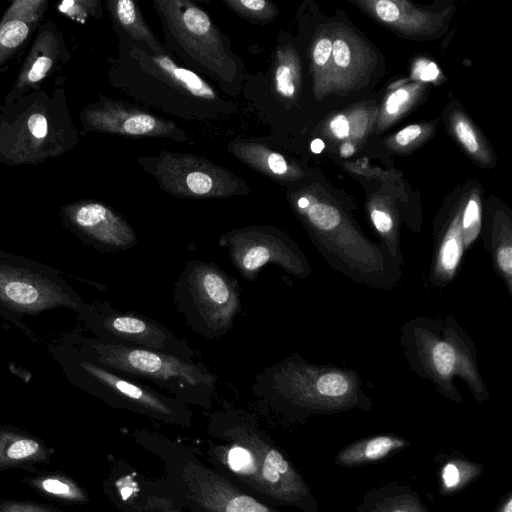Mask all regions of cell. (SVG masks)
I'll use <instances>...</instances> for the list:
<instances>
[{"label":"cell","mask_w":512,"mask_h":512,"mask_svg":"<svg viewBox=\"0 0 512 512\" xmlns=\"http://www.w3.org/2000/svg\"><path fill=\"white\" fill-rule=\"evenodd\" d=\"M289 201L318 253L331 268L368 288L390 291L398 285L402 267L363 233L341 205L310 189L292 192Z\"/></svg>","instance_id":"6da1fadb"},{"label":"cell","mask_w":512,"mask_h":512,"mask_svg":"<svg viewBox=\"0 0 512 512\" xmlns=\"http://www.w3.org/2000/svg\"><path fill=\"white\" fill-rule=\"evenodd\" d=\"M399 342L408 367L446 399L463 401L456 378L478 403L489 398L475 343L453 315L416 316L400 327Z\"/></svg>","instance_id":"7a4b0ae2"},{"label":"cell","mask_w":512,"mask_h":512,"mask_svg":"<svg viewBox=\"0 0 512 512\" xmlns=\"http://www.w3.org/2000/svg\"><path fill=\"white\" fill-rule=\"evenodd\" d=\"M79 143L63 88L36 89L0 107V164L34 165Z\"/></svg>","instance_id":"3957f363"},{"label":"cell","mask_w":512,"mask_h":512,"mask_svg":"<svg viewBox=\"0 0 512 512\" xmlns=\"http://www.w3.org/2000/svg\"><path fill=\"white\" fill-rule=\"evenodd\" d=\"M266 399L304 413L369 409L371 400L359 374L350 368L314 364L297 353L266 367L254 382Z\"/></svg>","instance_id":"277c9868"},{"label":"cell","mask_w":512,"mask_h":512,"mask_svg":"<svg viewBox=\"0 0 512 512\" xmlns=\"http://www.w3.org/2000/svg\"><path fill=\"white\" fill-rule=\"evenodd\" d=\"M153 4L167 48L217 81L224 91L238 96L244 81V64L210 16L188 0H155Z\"/></svg>","instance_id":"5b68a950"},{"label":"cell","mask_w":512,"mask_h":512,"mask_svg":"<svg viewBox=\"0 0 512 512\" xmlns=\"http://www.w3.org/2000/svg\"><path fill=\"white\" fill-rule=\"evenodd\" d=\"M173 301L195 333L218 339L234 324L241 306L240 288L216 264L191 260L174 285Z\"/></svg>","instance_id":"8992f818"},{"label":"cell","mask_w":512,"mask_h":512,"mask_svg":"<svg viewBox=\"0 0 512 512\" xmlns=\"http://www.w3.org/2000/svg\"><path fill=\"white\" fill-rule=\"evenodd\" d=\"M92 348L100 364L149 380L178 397L211 394L217 381L204 364L174 355L111 342L95 343Z\"/></svg>","instance_id":"52a82bcc"},{"label":"cell","mask_w":512,"mask_h":512,"mask_svg":"<svg viewBox=\"0 0 512 512\" xmlns=\"http://www.w3.org/2000/svg\"><path fill=\"white\" fill-rule=\"evenodd\" d=\"M138 162L161 189L178 198L222 199L250 192L239 176L192 154L162 150L156 157H141Z\"/></svg>","instance_id":"ba28073f"},{"label":"cell","mask_w":512,"mask_h":512,"mask_svg":"<svg viewBox=\"0 0 512 512\" xmlns=\"http://www.w3.org/2000/svg\"><path fill=\"white\" fill-rule=\"evenodd\" d=\"M0 303L19 314L81 309L80 298L57 271L5 252H0Z\"/></svg>","instance_id":"9c48e42d"},{"label":"cell","mask_w":512,"mask_h":512,"mask_svg":"<svg viewBox=\"0 0 512 512\" xmlns=\"http://www.w3.org/2000/svg\"><path fill=\"white\" fill-rule=\"evenodd\" d=\"M219 245L228 250L240 275L254 281L267 264H276L300 279L308 278L312 267L299 245L284 231L273 226H247L227 231Z\"/></svg>","instance_id":"30bf717a"},{"label":"cell","mask_w":512,"mask_h":512,"mask_svg":"<svg viewBox=\"0 0 512 512\" xmlns=\"http://www.w3.org/2000/svg\"><path fill=\"white\" fill-rule=\"evenodd\" d=\"M86 131L125 137H169L186 140L185 133L172 121L137 106L101 97L80 113Z\"/></svg>","instance_id":"8fae6325"},{"label":"cell","mask_w":512,"mask_h":512,"mask_svg":"<svg viewBox=\"0 0 512 512\" xmlns=\"http://www.w3.org/2000/svg\"><path fill=\"white\" fill-rule=\"evenodd\" d=\"M61 213L75 232L106 250H125L137 243L132 226L102 202L78 200L62 206Z\"/></svg>","instance_id":"7c38bea8"},{"label":"cell","mask_w":512,"mask_h":512,"mask_svg":"<svg viewBox=\"0 0 512 512\" xmlns=\"http://www.w3.org/2000/svg\"><path fill=\"white\" fill-rule=\"evenodd\" d=\"M69 59L70 53L63 33L57 25L52 20L39 25L32 46L3 104L12 103L28 92L40 88V84Z\"/></svg>","instance_id":"4fadbf2b"},{"label":"cell","mask_w":512,"mask_h":512,"mask_svg":"<svg viewBox=\"0 0 512 512\" xmlns=\"http://www.w3.org/2000/svg\"><path fill=\"white\" fill-rule=\"evenodd\" d=\"M100 326L110 336L132 346L192 360L195 352L158 322L135 313L109 310L100 320Z\"/></svg>","instance_id":"5bb4252c"},{"label":"cell","mask_w":512,"mask_h":512,"mask_svg":"<svg viewBox=\"0 0 512 512\" xmlns=\"http://www.w3.org/2000/svg\"><path fill=\"white\" fill-rule=\"evenodd\" d=\"M187 486L189 497L209 512H274L205 468L189 472Z\"/></svg>","instance_id":"9a60e30c"},{"label":"cell","mask_w":512,"mask_h":512,"mask_svg":"<svg viewBox=\"0 0 512 512\" xmlns=\"http://www.w3.org/2000/svg\"><path fill=\"white\" fill-rule=\"evenodd\" d=\"M332 38L331 91H348L360 85L374 66V55L355 34L335 30Z\"/></svg>","instance_id":"2e32d148"},{"label":"cell","mask_w":512,"mask_h":512,"mask_svg":"<svg viewBox=\"0 0 512 512\" xmlns=\"http://www.w3.org/2000/svg\"><path fill=\"white\" fill-rule=\"evenodd\" d=\"M132 55L140 59L142 68L180 94L200 102L220 103L217 91L198 73L178 65L166 51L160 55L144 52L132 44Z\"/></svg>","instance_id":"e0dca14e"},{"label":"cell","mask_w":512,"mask_h":512,"mask_svg":"<svg viewBox=\"0 0 512 512\" xmlns=\"http://www.w3.org/2000/svg\"><path fill=\"white\" fill-rule=\"evenodd\" d=\"M265 494L286 502H297L308 490L298 473L284 456L262 444L255 476L251 482Z\"/></svg>","instance_id":"ac0fdd59"},{"label":"cell","mask_w":512,"mask_h":512,"mask_svg":"<svg viewBox=\"0 0 512 512\" xmlns=\"http://www.w3.org/2000/svg\"><path fill=\"white\" fill-rule=\"evenodd\" d=\"M53 449L44 440L12 426L0 425V473L9 469L37 471L50 462Z\"/></svg>","instance_id":"d6986e66"},{"label":"cell","mask_w":512,"mask_h":512,"mask_svg":"<svg viewBox=\"0 0 512 512\" xmlns=\"http://www.w3.org/2000/svg\"><path fill=\"white\" fill-rule=\"evenodd\" d=\"M81 367L103 386L142 410L164 417H169L174 412V401L150 388L129 381L89 361H82Z\"/></svg>","instance_id":"ffe728a7"},{"label":"cell","mask_w":512,"mask_h":512,"mask_svg":"<svg viewBox=\"0 0 512 512\" xmlns=\"http://www.w3.org/2000/svg\"><path fill=\"white\" fill-rule=\"evenodd\" d=\"M479 237L489 253L494 272L512 297V221L503 210L495 211Z\"/></svg>","instance_id":"44dd1931"},{"label":"cell","mask_w":512,"mask_h":512,"mask_svg":"<svg viewBox=\"0 0 512 512\" xmlns=\"http://www.w3.org/2000/svg\"><path fill=\"white\" fill-rule=\"evenodd\" d=\"M106 8L115 31L120 37L146 53L160 55L167 51L154 35L136 2L132 0H109Z\"/></svg>","instance_id":"7402d4cb"},{"label":"cell","mask_w":512,"mask_h":512,"mask_svg":"<svg viewBox=\"0 0 512 512\" xmlns=\"http://www.w3.org/2000/svg\"><path fill=\"white\" fill-rule=\"evenodd\" d=\"M383 23L406 34H432L442 24L439 14L411 6L406 1L378 0L364 2Z\"/></svg>","instance_id":"603a6c76"},{"label":"cell","mask_w":512,"mask_h":512,"mask_svg":"<svg viewBox=\"0 0 512 512\" xmlns=\"http://www.w3.org/2000/svg\"><path fill=\"white\" fill-rule=\"evenodd\" d=\"M228 151L258 173L275 180H294L300 171L284 155L265 144L237 139L227 145Z\"/></svg>","instance_id":"cb8c5ba5"},{"label":"cell","mask_w":512,"mask_h":512,"mask_svg":"<svg viewBox=\"0 0 512 512\" xmlns=\"http://www.w3.org/2000/svg\"><path fill=\"white\" fill-rule=\"evenodd\" d=\"M22 481L45 498L66 504L88 502L86 491L70 476L57 471H35Z\"/></svg>","instance_id":"d4e9b609"},{"label":"cell","mask_w":512,"mask_h":512,"mask_svg":"<svg viewBox=\"0 0 512 512\" xmlns=\"http://www.w3.org/2000/svg\"><path fill=\"white\" fill-rule=\"evenodd\" d=\"M301 82L300 61L296 51L288 44L280 45L274 57L271 89L276 98L294 100Z\"/></svg>","instance_id":"484cf974"},{"label":"cell","mask_w":512,"mask_h":512,"mask_svg":"<svg viewBox=\"0 0 512 512\" xmlns=\"http://www.w3.org/2000/svg\"><path fill=\"white\" fill-rule=\"evenodd\" d=\"M405 444L404 439L393 435L374 436L345 447L337 455V460L347 466L367 464L387 457Z\"/></svg>","instance_id":"4316f807"},{"label":"cell","mask_w":512,"mask_h":512,"mask_svg":"<svg viewBox=\"0 0 512 512\" xmlns=\"http://www.w3.org/2000/svg\"><path fill=\"white\" fill-rule=\"evenodd\" d=\"M38 24L8 19L0 20V66L16 55L28 42Z\"/></svg>","instance_id":"83f0119b"},{"label":"cell","mask_w":512,"mask_h":512,"mask_svg":"<svg viewBox=\"0 0 512 512\" xmlns=\"http://www.w3.org/2000/svg\"><path fill=\"white\" fill-rule=\"evenodd\" d=\"M261 443L251 437L231 446L226 453V463L230 470L250 483L257 471Z\"/></svg>","instance_id":"f1b7e54d"},{"label":"cell","mask_w":512,"mask_h":512,"mask_svg":"<svg viewBox=\"0 0 512 512\" xmlns=\"http://www.w3.org/2000/svg\"><path fill=\"white\" fill-rule=\"evenodd\" d=\"M313 88L316 96L322 97L330 92V75L332 65V38L319 36L312 48Z\"/></svg>","instance_id":"f546056e"},{"label":"cell","mask_w":512,"mask_h":512,"mask_svg":"<svg viewBox=\"0 0 512 512\" xmlns=\"http://www.w3.org/2000/svg\"><path fill=\"white\" fill-rule=\"evenodd\" d=\"M223 3L235 14L255 24L272 21L278 12L276 5L267 0H224Z\"/></svg>","instance_id":"4dcf8cb0"},{"label":"cell","mask_w":512,"mask_h":512,"mask_svg":"<svg viewBox=\"0 0 512 512\" xmlns=\"http://www.w3.org/2000/svg\"><path fill=\"white\" fill-rule=\"evenodd\" d=\"M452 127L459 142L472 156L485 163L490 160L485 145L464 115L455 113L452 118Z\"/></svg>","instance_id":"1f68e13d"},{"label":"cell","mask_w":512,"mask_h":512,"mask_svg":"<svg viewBox=\"0 0 512 512\" xmlns=\"http://www.w3.org/2000/svg\"><path fill=\"white\" fill-rule=\"evenodd\" d=\"M461 224L467 253L474 246L481 230L482 210L477 193H471L467 201L462 203Z\"/></svg>","instance_id":"d6a6232c"},{"label":"cell","mask_w":512,"mask_h":512,"mask_svg":"<svg viewBox=\"0 0 512 512\" xmlns=\"http://www.w3.org/2000/svg\"><path fill=\"white\" fill-rule=\"evenodd\" d=\"M419 88V84H414L393 91L385 101L379 118V126L385 128L395 121L414 101Z\"/></svg>","instance_id":"836d02e7"},{"label":"cell","mask_w":512,"mask_h":512,"mask_svg":"<svg viewBox=\"0 0 512 512\" xmlns=\"http://www.w3.org/2000/svg\"><path fill=\"white\" fill-rule=\"evenodd\" d=\"M480 472L478 466L462 460H453L445 464L441 472L442 488L452 492L465 486Z\"/></svg>","instance_id":"e575fe53"},{"label":"cell","mask_w":512,"mask_h":512,"mask_svg":"<svg viewBox=\"0 0 512 512\" xmlns=\"http://www.w3.org/2000/svg\"><path fill=\"white\" fill-rule=\"evenodd\" d=\"M47 6L46 0H15L10 3L2 17L40 25Z\"/></svg>","instance_id":"d590c367"},{"label":"cell","mask_w":512,"mask_h":512,"mask_svg":"<svg viewBox=\"0 0 512 512\" xmlns=\"http://www.w3.org/2000/svg\"><path fill=\"white\" fill-rule=\"evenodd\" d=\"M56 9L67 18L84 24L93 17H101L102 7L98 0H64L56 5Z\"/></svg>","instance_id":"8d00e7d4"},{"label":"cell","mask_w":512,"mask_h":512,"mask_svg":"<svg viewBox=\"0 0 512 512\" xmlns=\"http://www.w3.org/2000/svg\"><path fill=\"white\" fill-rule=\"evenodd\" d=\"M368 118L366 115L358 113L351 122V117L345 114H338L329 122L331 134L339 140L355 137H361L367 127Z\"/></svg>","instance_id":"74e56055"},{"label":"cell","mask_w":512,"mask_h":512,"mask_svg":"<svg viewBox=\"0 0 512 512\" xmlns=\"http://www.w3.org/2000/svg\"><path fill=\"white\" fill-rule=\"evenodd\" d=\"M0 512H63L61 509L36 501L1 499Z\"/></svg>","instance_id":"f35d334b"},{"label":"cell","mask_w":512,"mask_h":512,"mask_svg":"<svg viewBox=\"0 0 512 512\" xmlns=\"http://www.w3.org/2000/svg\"><path fill=\"white\" fill-rule=\"evenodd\" d=\"M377 512H423L419 503L413 499H394L383 505Z\"/></svg>","instance_id":"ab89813d"},{"label":"cell","mask_w":512,"mask_h":512,"mask_svg":"<svg viewBox=\"0 0 512 512\" xmlns=\"http://www.w3.org/2000/svg\"><path fill=\"white\" fill-rule=\"evenodd\" d=\"M439 74L440 71L436 64L427 60L418 61L413 70V76L424 82L434 81L438 78Z\"/></svg>","instance_id":"60d3db41"},{"label":"cell","mask_w":512,"mask_h":512,"mask_svg":"<svg viewBox=\"0 0 512 512\" xmlns=\"http://www.w3.org/2000/svg\"><path fill=\"white\" fill-rule=\"evenodd\" d=\"M422 132L423 128L420 125L406 126L395 135V142L402 147L408 146L419 138Z\"/></svg>","instance_id":"b9f144b4"},{"label":"cell","mask_w":512,"mask_h":512,"mask_svg":"<svg viewBox=\"0 0 512 512\" xmlns=\"http://www.w3.org/2000/svg\"><path fill=\"white\" fill-rule=\"evenodd\" d=\"M355 152L354 145L351 142H345L340 148L342 157H349Z\"/></svg>","instance_id":"7bdbcfd3"},{"label":"cell","mask_w":512,"mask_h":512,"mask_svg":"<svg viewBox=\"0 0 512 512\" xmlns=\"http://www.w3.org/2000/svg\"><path fill=\"white\" fill-rule=\"evenodd\" d=\"M324 147H325L324 142L319 138L314 139L311 142V150H312V152H314L316 154L321 153L322 150L324 149Z\"/></svg>","instance_id":"ee69618b"},{"label":"cell","mask_w":512,"mask_h":512,"mask_svg":"<svg viewBox=\"0 0 512 512\" xmlns=\"http://www.w3.org/2000/svg\"><path fill=\"white\" fill-rule=\"evenodd\" d=\"M499 512H512V496H508Z\"/></svg>","instance_id":"f6af8a7d"}]
</instances>
